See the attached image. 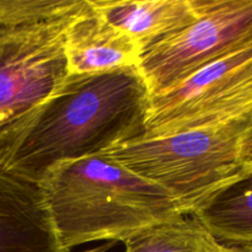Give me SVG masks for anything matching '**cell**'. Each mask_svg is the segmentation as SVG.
Listing matches in <instances>:
<instances>
[{
    "instance_id": "30bf717a",
    "label": "cell",
    "mask_w": 252,
    "mask_h": 252,
    "mask_svg": "<svg viewBox=\"0 0 252 252\" xmlns=\"http://www.w3.org/2000/svg\"><path fill=\"white\" fill-rule=\"evenodd\" d=\"M192 216L223 244L252 245V164L217 191Z\"/></svg>"
},
{
    "instance_id": "52a82bcc",
    "label": "cell",
    "mask_w": 252,
    "mask_h": 252,
    "mask_svg": "<svg viewBox=\"0 0 252 252\" xmlns=\"http://www.w3.org/2000/svg\"><path fill=\"white\" fill-rule=\"evenodd\" d=\"M0 252H66L39 185L0 169Z\"/></svg>"
},
{
    "instance_id": "8992f818",
    "label": "cell",
    "mask_w": 252,
    "mask_h": 252,
    "mask_svg": "<svg viewBox=\"0 0 252 252\" xmlns=\"http://www.w3.org/2000/svg\"><path fill=\"white\" fill-rule=\"evenodd\" d=\"M79 14L39 24L0 20V134L65 80L64 37Z\"/></svg>"
},
{
    "instance_id": "277c9868",
    "label": "cell",
    "mask_w": 252,
    "mask_h": 252,
    "mask_svg": "<svg viewBox=\"0 0 252 252\" xmlns=\"http://www.w3.org/2000/svg\"><path fill=\"white\" fill-rule=\"evenodd\" d=\"M252 113V44L150 96L144 132L165 137L228 123Z\"/></svg>"
},
{
    "instance_id": "7a4b0ae2",
    "label": "cell",
    "mask_w": 252,
    "mask_h": 252,
    "mask_svg": "<svg viewBox=\"0 0 252 252\" xmlns=\"http://www.w3.org/2000/svg\"><path fill=\"white\" fill-rule=\"evenodd\" d=\"M62 248L123 243L184 216L157 185L103 155L62 162L39 184Z\"/></svg>"
},
{
    "instance_id": "5bb4252c",
    "label": "cell",
    "mask_w": 252,
    "mask_h": 252,
    "mask_svg": "<svg viewBox=\"0 0 252 252\" xmlns=\"http://www.w3.org/2000/svg\"><path fill=\"white\" fill-rule=\"evenodd\" d=\"M113 245H115V243H106L100 246H95V248L88 249V250H84L80 252H112Z\"/></svg>"
},
{
    "instance_id": "5b68a950",
    "label": "cell",
    "mask_w": 252,
    "mask_h": 252,
    "mask_svg": "<svg viewBox=\"0 0 252 252\" xmlns=\"http://www.w3.org/2000/svg\"><path fill=\"white\" fill-rule=\"evenodd\" d=\"M250 44L252 0H198L196 19L145 49L138 69L153 96Z\"/></svg>"
},
{
    "instance_id": "3957f363",
    "label": "cell",
    "mask_w": 252,
    "mask_h": 252,
    "mask_svg": "<svg viewBox=\"0 0 252 252\" xmlns=\"http://www.w3.org/2000/svg\"><path fill=\"white\" fill-rule=\"evenodd\" d=\"M252 113L228 123L165 137H137L100 153L164 189L192 216L243 170Z\"/></svg>"
},
{
    "instance_id": "7c38bea8",
    "label": "cell",
    "mask_w": 252,
    "mask_h": 252,
    "mask_svg": "<svg viewBox=\"0 0 252 252\" xmlns=\"http://www.w3.org/2000/svg\"><path fill=\"white\" fill-rule=\"evenodd\" d=\"M214 252H252V245H236V244H223Z\"/></svg>"
},
{
    "instance_id": "6da1fadb",
    "label": "cell",
    "mask_w": 252,
    "mask_h": 252,
    "mask_svg": "<svg viewBox=\"0 0 252 252\" xmlns=\"http://www.w3.org/2000/svg\"><path fill=\"white\" fill-rule=\"evenodd\" d=\"M149 101L138 68L68 75L0 134V169L39 185L62 162L94 157L142 135Z\"/></svg>"
},
{
    "instance_id": "9c48e42d",
    "label": "cell",
    "mask_w": 252,
    "mask_h": 252,
    "mask_svg": "<svg viewBox=\"0 0 252 252\" xmlns=\"http://www.w3.org/2000/svg\"><path fill=\"white\" fill-rule=\"evenodd\" d=\"M107 21L132 37L143 52L191 24L198 0H91Z\"/></svg>"
},
{
    "instance_id": "4fadbf2b",
    "label": "cell",
    "mask_w": 252,
    "mask_h": 252,
    "mask_svg": "<svg viewBox=\"0 0 252 252\" xmlns=\"http://www.w3.org/2000/svg\"><path fill=\"white\" fill-rule=\"evenodd\" d=\"M244 161L252 164V120L248 135H246L245 145H244Z\"/></svg>"
},
{
    "instance_id": "ba28073f",
    "label": "cell",
    "mask_w": 252,
    "mask_h": 252,
    "mask_svg": "<svg viewBox=\"0 0 252 252\" xmlns=\"http://www.w3.org/2000/svg\"><path fill=\"white\" fill-rule=\"evenodd\" d=\"M68 75L138 68L142 51L126 32L89 5L69 24L64 37Z\"/></svg>"
},
{
    "instance_id": "8fae6325",
    "label": "cell",
    "mask_w": 252,
    "mask_h": 252,
    "mask_svg": "<svg viewBox=\"0 0 252 252\" xmlns=\"http://www.w3.org/2000/svg\"><path fill=\"white\" fill-rule=\"evenodd\" d=\"M123 244V252H214L221 245L193 216L143 229Z\"/></svg>"
}]
</instances>
